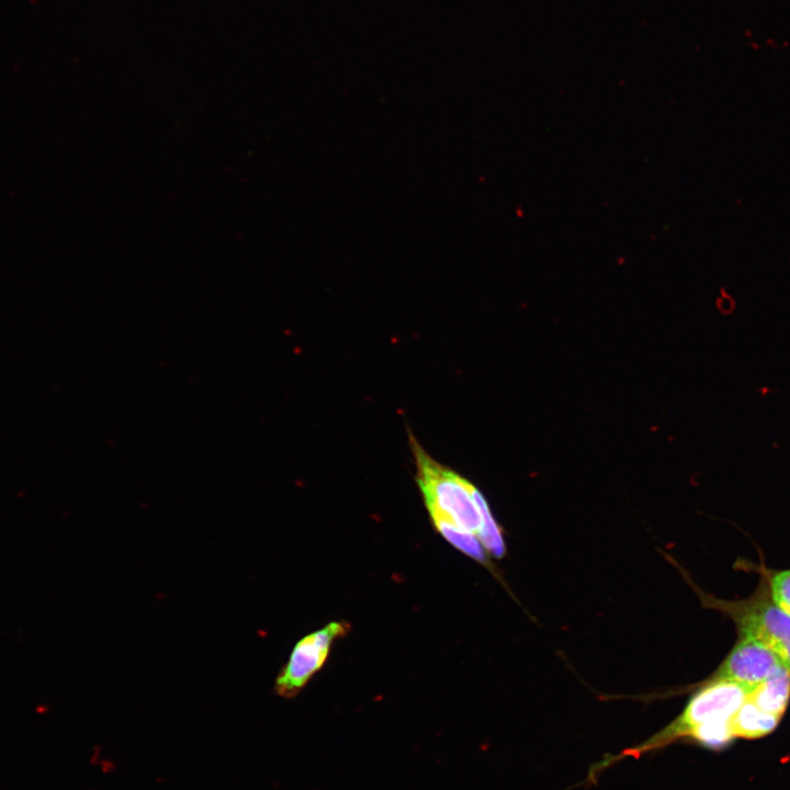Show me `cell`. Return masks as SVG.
<instances>
[{"instance_id":"obj_3","label":"cell","mask_w":790,"mask_h":790,"mask_svg":"<svg viewBox=\"0 0 790 790\" xmlns=\"http://www.w3.org/2000/svg\"><path fill=\"white\" fill-rule=\"evenodd\" d=\"M748 692L749 689L741 684L711 678L691 697L680 716L653 740L654 744L688 735L707 722L731 719Z\"/></svg>"},{"instance_id":"obj_7","label":"cell","mask_w":790,"mask_h":790,"mask_svg":"<svg viewBox=\"0 0 790 790\" xmlns=\"http://www.w3.org/2000/svg\"><path fill=\"white\" fill-rule=\"evenodd\" d=\"M781 716L765 712L745 700L731 718L734 737L757 738L771 733Z\"/></svg>"},{"instance_id":"obj_10","label":"cell","mask_w":790,"mask_h":790,"mask_svg":"<svg viewBox=\"0 0 790 790\" xmlns=\"http://www.w3.org/2000/svg\"><path fill=\"white\" fill-rule=\"evenodd\" d=\"M688 735L709 747L726 745L733 737L731 719L707 722L695 727Z\"/></svg>"},{"instance_id":"obj_11","label":"cell","mask_w":790,"mask_h":790,"mask_svg":"<svg viewBox=\"0 0 790 790\" xmlns=\"http://www.w3.org/2000/svg\"><path fill=\"white\" fill-rule=\"evenodd\" d=\"M767 582L772 601L790 616V569L769 572Z\"/></svg>"},{"instance_id":"obj_4","label":"cell","mask_w":790,"mask_h":790,"mask_svg":"<svg viewBox=\"0 0 790 790\" xmlns=\"http://www.w3.org/2000/svg\"><path fill=\"white\" fill-rule=\"evenodd\" d=\"M348 631L342 622L328 625L305 635L294 645L289 661L280 670L274 692L282 698H294L307 685L311 678L323 667L332 643Z\"/></svg>"},{"instance_id":"obj_8","label":"cell","mask_w":790,"mask_h":790,"mask_svg":"<svg viewBox=\"0 0 790 790\" xmlns=\"http://www.w3.org/2000/svg\"><path fill=\"white\" fill-rule=\"evenodd\" d=\"M428 512L435 528L450 544L481 563L487 562L485 550L473 532L462 529L437 511L428 510Z\"/></svg>"},{"instance_id":"obj_6","label":"cell","mask_w":790,"mask_h":790,"mask_svg":"<svg viewBox=\"0 0 790 790\" xmlns=\"http://www.w3.org/2000/svg\"><path fill=\"white\" fill-rule=\"evenodd\" d=\"M746 699L765 712L782 716L790 699V670L786 666L780 667L752 688Z\"/></svg>"},{"instance_id":"obj_2","label":"cell","mask_w":790,"mask_h":790,"mask_svg":"<svg viewBox=\"0 0 790 790\" xmlns=\"http://www.w3.org/2000/svg\"><path fill=\"white\" fill-rule=\"evenodd\" d=\"M699 595L706 606L734 621L741 637L767 646L790 670V616L772 601L766 585H759L754 595L736 601L721 600L704 592Z\"/></svg>"},{"instance_id":"obj_5","label":"cell","mask_w":790,"mask_h":790,"mask_svg":"<svg viewBox=\"0 0 790 790\" xmlns=\"http://www.w3.org/2000/svg\"><path fill=\"white\" fill-rule=\"evenodd\" d=\"M782 666L785 665L781 659L767 646L755 640L741 637L712 678L727 679L751 690Z\"/></svg>"},{"instance_id":"obj_9","label":"cell","mask_w":790,"mask_h":790,"mask_svg":"<svg viewBox=\"0 0 790 790\" xmlns=\"http://www.w3.org/2000/svg\"><path fill=\"white\" fill-rule=\"evenodd\" d=\"M471 494L476 503L482 518V526L477 533L481 543L495 557L505 554V542L499 526L495 521L484 495L472 484Z\"/></svg>"},{"instance_id":"obj_1","label":"cell","mask_w":790,"mask_h":790,"mask_svg":"<svg viewBox=\"0 0 790 790\" xmlns=\"http://www.w3.org/2000/svg\"><path fill=\"white\" fill-rule=\"evenodd\" d=\"M411 450L417 484L428 510H433L473 533L482 526L479 509L471 494L472 483L435 461L414 439Z\"/></svg>"}]
</instances>
